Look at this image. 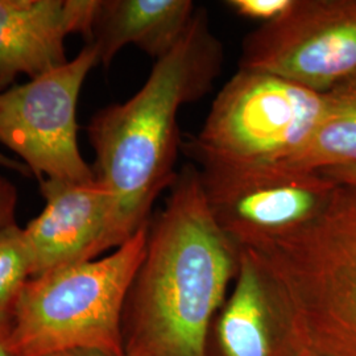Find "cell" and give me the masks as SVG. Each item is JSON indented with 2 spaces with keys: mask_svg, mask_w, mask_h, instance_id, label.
Instances as JSON below:
<instances>
[{
  "mask_svg": "<svg viewBox=\"0 0 356 356\" xmlns=\"http://www.w3.org/2000/svg\"><path fill=\"white\" fill-rule=\"evenodd\" d=\"M241 256L209 207L200 170L185 166L149 222L124 309L126 356H207L210 330Z\"/></svg>",
  "mask_w": 356,
  "mask_h": 356,
  "instance_id": "6da1fadb",
  "label": "cell"
},
{
  "mask_svg": "<svg viewBox=\"0 0 356 356\" xmlns=\"http://www.w3.org/2000/svg\"><path fill=\"white\" fill-rule=\"evenodd\" d=\"M222 65L223 47L200 7L186 33L156 61L141 89L91 118V169L113 204L108 250L149 225L156 200L177 177L178 111L209 92Z\"/></svg>",
  "mask_w": 356,
  "mask_h": 356,
  "instance_id": "7a4b0ae2",
  "label": "cell"
},
{
  "mask_svg": "<svg viewBox=\"0 0 356 356\" xmlns=\"http://www.w3.org/2000/svg\"><path fill=\"white\" fill-rule=\"evenodd\" d=\"M241 248L261 272L294 343L356 356V189L337 184L314 219Z\"/></svg>",
  "mask_w": 356,
  "mask_h": 356,
  "instance_id": "3957f363",
  "label": "cell"
},
{
  "mask_svg": "<svg viewBox=\"0 0 356 356\" xmlns=\"http://www.w3.org/2000/svg\"><path fill=\"white\" fill-rule=\"evenodd\" d=\"M148 227L102 259L29 279L6 338L13 355L49 356L89 350L126 356L124 309L145 254Z\"/></svg>",
  "mask_w": 356,
  "mask_h": 356,
  "instance_id": "277c9868",
  "label": "cell"
},
{
  "mask_svg": "<svg viewBox=\"0 0 356 356\" xmlns=\"http://www.w3.org/2000/svg\"><path fill=\"white\" fill-rule=\"evenodd\" d=\"M323 104L321 92L239 67L218 92L186 151L201 165H280L310 140Z\"/></svg>",
  "mask_w": 356,
  "mask_h": 356,
  "instance_id": "5b68a950",
  "label": "cell"
},
{
  "mask_svg": "<svg viewBox=\"0 0 356 356\" xmlns=\"http://www.w3.org/2000/svg\"><path fill=\"white\" fill-rule=\"evenodd\" d=\"M98 64L99 53L90 42L64 66L0 92V144L17 154L38 182L95 181L78 148L76 104Z\"/></svg>",
  "mask_w": 356,
  "mask_h": 356,
  "instance_id": "8992f818",
  "label": "cell"
},
{
  "mask_svg": "<svg viewBox=\"0 0 356 356\" xmlns=\"http://www.w3.org/2000/svg\"><path fill=\"white\" fill-rule=\"evenodd\" d=\"M241 67L326 92L356 74V0H296L243 41Z\"/></svg>",
  "mask_w": 356,
  "mask_h": 356,
  "instance_id": "52a82bcc",
  "label": "cell"
},
{
  "mask_svg": "<svg viewBox=\"0 0 356 356\" xmlns=\"http://www.w3.org/2000/svg\"><path fill=\"white\" fill-rule=\"evenodd\" d=\"M200 177L218 225L239 247L304 226L327 206L337 188L322 173L275 166L202 165Z\"/></svg>",
  "mask_w": 356,
  "mask_h": 356,
  "instance_id": "ba28073f",
  "label": "cell"
},
{
  "mask_svg": "<svg viewBox=\"0 0 356 356\" xmlns=\"http://www.w3.org/2000/svg\"><path fill=\"white\" fill-rule=\"evenodd\" d=\"M38 184L45 207L23 229L31 279L108 251L113 204L99 184L51 178Z\"/></svg>",
  "mask_w": 356,
  "mask_h": 356,
  "instance_id": "9c48e42d",
  "label": "cell"
},
{
  "mask_svg": "<svg viewBox=\"0 0 356 356\" xmlns=\"http://www.w3.org/2000/svg\"><path fill=\"white\" fill-rule=\"evenodd\" d=\"M101 0H0V92L69 63L65 38L92 41Z\"/></svg>",
  "mask_w": 356,
  "mask_h": 356,
  "instance_id": "30bf717a",
  "label": "cell"
},
{
  "mask_svg": "<svg viewBox=\"0 0 356 356\" xmlns=\"http://www.w3.org/2000/svg\"><path fill=\"white\" fill-rule=\"evenodd\" d=\"M241 251L238 275L210 330L207 356H291L288 322L254 260Z\"/></svg>",
  "mask_w": 356,
  "mask_h": 356,
  "instance_id": "8fae6325",
  "label": "cell"
},
{
  "mask_svg": "<svg viewBox=\"0 0 356 356\" xmlns=\"http://www.w3.org/2000/svg\"><path fill=\"white\" fill-rule=\"evenodd\" d=\"M191 0H101L92 44L106 69L126 45H136L156 61L186 33L197 13Z\"/></svg>",
  "mask_w": 356,
  "mask_h": 356,
  "instance_id": "7c38bea8",
  "label": "cell"
},
{
  "mask_svg": "<svg viewBox=\"0 0 356 356\" xmlns=\"http://www.w3.org/2000/svg\"><path fill=\"white\" fill-rule=\"evenodd\" d=\"M325 104L317 128L305 147L275 168L321 173L356 165V74L323 92Z\"/></svg>",
  "mask_w": 356,
  "mask_h": 356,
  "instance_id": "4fadbf2b",
  "label": "cell"
},
{
  "mask_svg": "<svg viewBox=\"0 0 356 356\" xmlns=\"http://www.w3.org/2000/svg\"><path fill=\"white\" fill-rule=\"evenodd\" d=\"M31 279V260L23 229L0 232V337L7 338L20 293Z\"/></svg>",
  "mask_w": 356,
  "mask_h": 356,
  "instance_id": "5bb4252c",
  "label": "cell"
},
{
  "mask_svg": "<svg viewBox=\"0 0 356 356\" xmlns=\"http://www.w3.org/2000/svg\"><path fill=\"white\" fill-rule=\"evenodd\" d=\"M225 4L243 19L266 26L280 20L289 13L296 0H229Z\"/></svg>",
  "mask_w": 356,
  "mask_h": 356,
  "instance_id": "9a60e30c",
  "label": "cell"
},
{
  "mask_svg": "<svg viewBox=\"0 0 356 356\" xmlns=\"http://www.w3.org/2000/svg\"><path fill=\"white\" fill-rule=\"evenodd\" d=\"M17 191L13 182L0 176V232L15 223Z\"/></svg>",
  "mask_w": 356,
  "mask_h": 356,
  "instance_id": "2e32d148",
  "label": "cell"
},
{
  "mask_svg": "<svg viewBox=\"0 0 356 356\" xmlns=\"http://www.w3.org/2000/svg\"><path fill=\"white\" fill-rule=\"evenodd\" d=\"M323 176L330 178L335 184L350 186L356 189V165L334 168L325 172H321Z\"/></svg>",
  "mask_w": 356,
  "mask_h": 356,
  "instance_id": "e0dca14e",
  "label": "cell"
},
{
  "mask_svg": "<svg viewBox=\"0 0 356 356\" xmlns=\"http://www.w3.org/2000/svg\"><path fill=\"white\" fill-rule=\"evenodd\" d=\"M0 166L4 168V169H8L11 172H15L17 175H22V176H32L31 170L28 169V166L26 164L22 163V160H17V159H13L4 153L0 152Z\"/></svg>",
  "mask_w": 356,
  "mask_h": 356,
  "instance_id": "ac0fdd59",
  "label": "cell"
},
{
  "mask_svg": "<svg viewBox=\"0 0 356 356\" xmlns=\"http://www.w3.org/2000/svg\"><path fill=\"white\" fill-rule=\"evenodd\" d=\"M49 356H108L97 353V351H89V350H70V351H64L58 354H53Z\"/></svg>",
  "mask_w": 356,
  "mask_h": 356,
  "instance_id": "d6986e66",
  "label": "cell"
},
{
  "mask_svg": "<svg viewBox=\"0 0 356 356\" xmlns=\"http://www.w3.org/2000/svg\"><path fill=\"white\" fill-rule=\"evenodd\" d=\"M291 356H325L322 355V354H319L317 351H313V350H310V348H307V347H304V346H301V344L294 343V347H293L292 354Z\"/></svg>",
  "mask_w": 356,
  "mask_h": 356,
  "instance_id": "ffe728a7",
  "label": "cell"
},
{
  "mask_svg": "<svg viewBox=\"0 0 356 356\" xmlns=\"http://www.w3.org/2000/svg\"><path fill=\"white\" fill-rule=\"evenodd\" d=\"M0 356H13L4 337H0Z\"/></svg>",
  "mask_w": 356,
  "mask_h": 356,
  "instance_id": "44dd1931",
  "label": "cell"
}]
</instances>
